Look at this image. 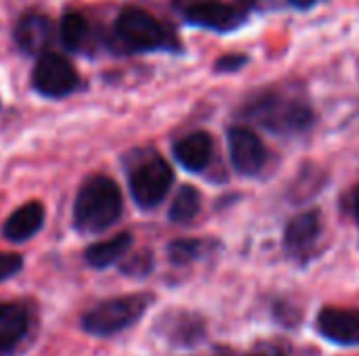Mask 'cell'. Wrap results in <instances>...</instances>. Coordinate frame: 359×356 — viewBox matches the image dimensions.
<instances>
[{
	"instance_id": "19",
	"label": "cell",
	"mask_w": 359,
	"mask_h": 356,
	"mask_svg": "<svg viewBox=\"0 0 359 356\" xmlns=\"http://www.w3.org/2000/svg\"><path fill=\"white\" fill-rule=\"evenodd\" d=\"M244 61H246L244 57H240V55H231V57L221 59V61L217 63V67H219V69H227V71H231V69H238Z\"/></svg>"
},
{
	"instance_id": "3",
	"label": "cell",
	"mask_w": 359,
	"mask_h": 356,
	"mask_svg": "<svg viewBox=\"0 0 359 356\" xmlns=\"http://www.w3.org/2000/svg\"><path fill=\"white\" fill-rule=\"evenodd\" d=\"M116 36L128 50H154L172 44L166 27L147 10L128 6L116 21Z\"/></svg>"
},
{
	"instance_id": "18",
	"label": "cell",
	"mask_w": 359,
	"mask_h": 356,
	"mask_svg": "<svg viewBox=\"0 0 359 356\" xmlns=\"http://www.w3.org/2000/svg\"><path fill=\"white\" fill-rule=\"evenodd\" d=\"M198 241H175L170 245V258L175 262H187L196 256Z\"/></svg>"
},
{
	"instance_id": "22",
	"label": "cell",
	"mask_w": 359,
	"mask_h": 356,
	"mask_svg": "<svg viewBox=\"0 0 359 356\" xmlns=\"http://www.w3.org/2000/svg\"><path fill=\"white\" fill-rule=\"evenodd\" d=\"M353 208H355V214H358L359 218V185L358 189H355V197H353Z\"/></svg>"
},
{
	"instance_id": "5",
	"label": "cell",
	"mask_w": 359,
	"mask_h": 356,
	"mask_svg": "<svg viewBox=\"0 0 359 356\" xmlns=\"http://www.w3.org/2000/svg\"><path fill=\"white\" fill-rule=\"evenodd\" d=\"M32 82L44 97H65L78 86V73L65 57L44 52L34 67Z\"/></svg>"
},
{
	"instance_id": "1",
	"label": "cell",
	"mask_w": 359,
	"mask_h": 356,
	"mask_svg": "<svg viewBox=\"0 0 359 356\" xmlns=\"http://www.w3.org/2000/svg\"><path fill=\"white\" fill-rule=\"evenodd\" d=\"M122 214V193L118 185L95 174L86 178L74 201V222L84 233H99L109 229Z\"/></svg>"
},
{
	"instance_id": "11",
	"label": "cell",
	"mask_w": 359,
	"mask_h": 356,
	"mask_svg": "<svg viewBox=\"0 0 359 356\" xmlns=\"http://www.w3.org/2000/svg\"><path fill=\"white\" fill-rule=\"evenodd\" d=\"M44 222V208L38 201H29L25 206H21L17 212H13L4 227L2 233L8 241H25L29 237H34L40 227Z\"/></svg>"
},
{
	"instance_id": "9",
	"label": "cell",
	"mask_w": 359,
	"mask_h": 356,
	"mask_svg": "<svg viewBox=\"0 0 359 356\" xmlns=\"http://www.w3.org/2000/svg\"><path fill=\"white\" fill-rule=\"evenodd\" d=\"M50 34H53V25H50L48 17H44L40 13L23 15L15 27V40H17L19 48L27 55L44 52V48L50 42Z\"/></svg>"
},
{
	"instance_id": "20",
	"label": "cell",
	"mask_w": 359,
	"mask_h": 356,
	"mask_svg": "<svg viewBox=\"0 0 359 356\" xmlns=\"http://www.w3.org/2000/svg\"><path fill=\"white\" fill-rule=\"evenodd\" d=\"M250 356H284L278 348H261V350H255Z\"/></svg>"
},
{
	"instance_id": "13",
	"label": "cell",
	"mask_w": 359,
	"mask_h": 356,
	"mask_svg": "<svg viewBox=\"0 0 359 356\" xmlns=\"http://www.w3.org/2000/svg\"><path fill=\"white\" fill-rule=\"evenodd\" d=\"M27 329V315L19 304H0V353L13 350Z\"/></svg>"
},
{
	"instance_id": "4",
	"label": "cell",
	"mask_w": 359,
	"mask_h": 356,
	"mask_svg": "<svg viewBox=\"0 0 359 356\" xmlns=\"http://www.w3.org/2000/svg\"><path fill=\"white\" fill-rule=\"evenodd\" d=\"M172 185V170L162 157H149L130 174V193L141 208H156Z\"/></svg>"
},
{
	"instance_id": "8",
	"label": "cell",
	"mask_w": 359,
	"mask_h": 356,
	"mask_svg": "<svg viewBox=\"0 0 359 356\" xmlns=\"http://www.w3.org/2000/svg\"><path fill=\"white\" fill-rule=\"evenodd\" d=\"M322 336L343 346L359 344V311L347 308H324L318 317Z\"/></svg>"
},
{
	"instance_id": "21",
	"label": "cell",
	"mask_w": 359,
	"mask_h": 356,
	"mask_svg": "<svg viewBox=\"0 0 359 356\" xmlns=\"http://www.w3.org/2000/svg\"><path fill=\"white\" fill-rule=\"evenodd\" d=\"M294 6H299V8H307V6H311V4H316V0H290Z\"/></svg>"
},
{
	"instance_id": "2",
	"label": "cell",
	"mask_w": 359,
	"mask_h": 356,
	"mask_svg": "<svg viewBox=\"0 0 359 356\" xmlns=\"http://www.w3.org/2000/svg\"><path fill=\"white\" fill-rule=\"evenodd\" d=\"M149 304H151V298L145 294L105 300L99 306H95L90 313H86V317L82 319V327L93 336L118 334L124 327L133 325L145 313Z\"/></svg>"
},
{
	"instance_id": "16",
	"label": "cell",
	"mask_w": 359,
	"mask_h": 356,
	"mask_svg": "<svg viewBox=\"0 0 359 356\" xmlns=\"http://www.w3.org/2000/svg\"><path fill=\"white\" fill-rule=\"evenodd\" d=\"M59 36H61V42L65 44V48L78 50V48H82V44L88 38V21L80 13L69 10L61 19Z\"/></svg>"
},
{
	"instance_id": "7",
	"label": "cell",
	"mask_w": 359,
	"mask_h": 356,
	"mask_svg": "<svg viewBox=\"0 0 359 356\" xmlns=\"http://www.w3.org/2000/svg\"><path fill=\"white\" fill-rule=\"evenodd\" d=\"M185 15H187L189 23L202 25V27H208V29H217V31H229V29L238 27L244 21V13L238 6L217 2V0L194 2L185 10Z\"/></svg>"
},
{
	"instance_id": "15",
	"label": "cell",
	"mask_w": 359,
	"mask_h": 356,
	"mask_svg": "<svg viewBox=\"0 0 359 356\" xmlns=\"http://www.w3.org/2000/svg\"><path fill=\"white\" fill-rule=\"evenodd\" d=\"M200 204H202V197L198 189L191 185H183L170 206V220L179 225L191 222L200 212Z\"/></svg>"
},
{
	"instance_id": "12",
	"label": "cell",
	"mask_w": 359,
	"mask_h": 356,
	"mask_svg": "<svg viewBox=\"0 0 359 356\" xmlns=\"http://www.w3.org/2000/svg\"><path fill=\"white\" fill-rule=\"evenodd\" d=\"M318 235H320V216H318V212H305V214H299L297 218L290 220L284 241H286L288 252L305 254L316 243Z\"/></svg>"
},
{
	"instance_id": "10",
	"label": "cell",
	"mask_w": 359,
	"mask_h": 356,
	"mask_svg": "<svg viewBox=\"0 0 359 356\" xmlns=\"http://www.w3.org/2000/svg\"><path fill=\"white\" fill-rule=\"evenodd\" d=\"M177 162L189 172H200L212 157V138L206 132H191L175 145Z\"/></svg>"
},
{
	"instance_id": "17",
	"label": "cell",
	"mask_w": 359,
	"mask_h": 356,
	"mask_svg": "<svg viewBox=\"0 0 359 356\" xmlns=\"http://www.w3.org/2000/svg\"><path fill=\"white\" fill-rule=\"evenodd\" d=\"M21 256L19 254H6V252H0V281L17 275L21 271Z\"/></svg>"
},
{
	"instance_id": "6",
	"label": "cell",
	"mask_w": 359,
	"mask_h": 356,
	"mask_svg": "<svg viewBox=\"0 0 359 356\" xmlns=\"http://www.w3.org/2000/svg\"><path fill=\"white\" fill-rule=\"evenodd\" d=\"M229 157L233 168L244 176H255L263 170L267 151L263 141L250 128H231L229 130Z\"/></svg>"
},
{
	"instance_id": "14",
	"label": "cell",
	"mask_w": 359,
	"mask_h": 356,
	"mask_svg": "<svg viewBox=\"0 0 359 356\" xmlns=\"http://www.w3.org/2000/svg\"><path fill=\"white\" fill-rule=\"evenodd\" d=\"M133 245V235L130 233H120L107 241H99L95 245H90L84 254L86 262L95 269H105L111 266L114 262H118Z\"/></svg>"
}]
</instances>
